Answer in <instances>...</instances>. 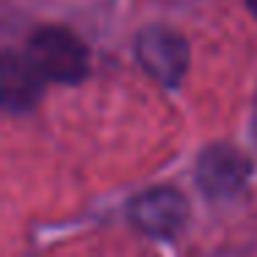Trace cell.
<instances>
[{
	"label": "cell",
	"instance_id": "obj_6",
	"mask_svg": "<svg viewBox=\"0 0 257 257\" xmlns=\"http://www.w3.org/2000/svg\"><path fill=\"white\" fill-rule=\"evenodd\" d=\"M246 6H249V9H251V14L257 17V0H246Z\"/></svg>",
	"mask_w": 257,
	"mask_h": 257
},
{
	"label": "cell",
	"instance_id": "obj_7",
	"mask_svg": "<svg viewBox=\"0 0 257 257\" xmlns=\"http://www.w3.org/2000/svg\"><path fill=\"white\" fill-rule=\"evenodd\" d=\"M251 127H254V136H257V100H254V119H251Z\"/></svg>",
	"mask_w": 257,
	"mask_h": 257
},
{
	"label": "cell",
	"instance_id": "obj_1",
	"mask_svg": "<svg viewBox=\"0 0 257 257\" xmlns=\"http://www.w3.org/2000/svg\"><path fill=\"white\" fill-rule=\"evenodd\" d=\"M28 58L47 80L78 83L89 75V47L67 28L47 25L28 42Z\"/></svg>",
	"mask_w": 257,
	"mask_h": 257
},
{
	"label": "cell",
	"instance_id": "obj_4",
	"mask_svg": "<svg viewBox=\"0 0 257 257\" xmlns=\"http://www.w3.org/2000/svg\"><path fill=\"white\" fill-rule=\"evenodd\" d=\"M188 218V202L172 185L150 188L130 202V221L147 235L155 238H172L183 229Z\"/></svg>",
	"mask_w": 257,
	"mask_h": 257
},
{
	"label": "cell",
	"instance_id": "obj_2",
	"mask_svg": "<svg viewBox=\"0 0 257 257\" xmlns=\"http://www.w3.org/2000/svg\"><path fill=\"white\" fill-rule=\"evenodd\" d=\"M136 58L152 80L177 86L188 69V42L166 25H150L136 36Z\"/></svg>",
	"mask_w": 257,
	"mask_h": 257
},
{
	"label": "cell",
	"instance_id": "obj_5",
	"mask_svg": "<svg viewBox=\"0 0 257 257\" xmlns=\"http://www.w3.org/2000/svg\"><path fill=\"white\" fill-rule=\"evenodd\" d=\"M0 78H3V105H6V111L14 113L36 105V100L42 97V83L47 80L28 56L23 58L17 53L3 56Z\"/></svg>",
	"mask_w": 257,
	"mask_h": 257
},
{
	"label": "cell",
	"instance_id": "obj_3",
	"mask_svg": "<svg viewBox=\"0 0 257 257\" xmlns=\"http://www.w3.org/2000/svg\"><path fill=\"white\" fill-rule=\"evenodd\" d=\"M251 177V161L232 144H213L196 161V183L210 199L240 194Z\"/></svg>",
	"mask_w": 257,
	"mask_h": 257
}]
</instances>
